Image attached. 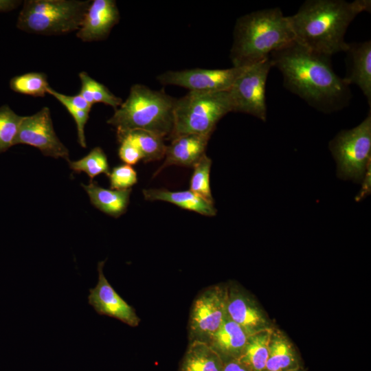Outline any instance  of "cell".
I'll list each match as a JSON object with an SVG mask.
<instances>
[{"label": "cell", "instance_id": "cell-1", "mask_svg": "<svg viewBox=\"0 0 371 371\" xmlns=\"http://www.w3.org/2000/svg\"><path fill=\"white\" fill-rule=\"evenodd\" d=\"M269 58L273 67L282 73L284 87L312 107L331 113L349 102V86L334 71L330 56L293 41Z\"/></svg>", "mask_w": 371, "mask_h": 371}, {"label": "cell", "instance_id": "cell-2", "mask_svg": "<svg viewBox=\"0 0 371 371\" xmlns=\"http://www.w3.org/2000/svg\"><path fill=\"white\" fill-rule=\"evenodd\" d=\"M370 0H307L289 20L297 44L315 52L331 56L345 52L348 27L362 12H370Z\"/></svg>", "mask_w": 371, "mask_h": 371}, {"label": "cell", "instance_id": "cell-3", "mask_svg": "<svg viewBox=\"0 0 371 371\" xmlns=\"http://www.w3.org/2000/svg\"><path fill=\"white\" fill-rule=\"evenodd\" d=\"M294 41L288 16L279 8H267L238 18L234 29L230 50L233 67H247Z\"/></svg>", "mask_w": 371, "mask_h": 371}, {"label": "cell", "instance_id": "cell-4", "mask_svg": "<svg viewBox=\"0 0 371 371\" xmlns=\"http://www.w3.org/2000/svg\"><path fill=\"white\" fill-rule=\"evenodd\" d=\"M175 100L163 91L133 85L126 100L106 122L116 128L117 133L142 129L170 138Z\"/></svg>", "mask_w": 371, "mask_h": 371}, {"label": "cell", "instance_id": "cell-5", "mask_svg": "<svg viewBox=\"0 0 371 371\" xmlns=\"http://www.w3.org/2000/svg\"><path fill=\"white\" fill-rule=\"evenodd\" d=\"M90 3L89 0H26L16 27L27 33L46 36L78 31Z\"/></svg>", "mask_w": 371, "mask_h": 371}, {"label": "cell", "instance_id": "cell-6", "mask_svg": "<svg viewBox=\"0 0 371 371\" xmlns=\"http://www.w3.org/2000/svg\"><path fill=\"white\" fill-rule=\"evenodd\" d=\"M230 112H232V106L228 91H189L175 100L170 138L186 134L211 136L218 121Z\"/></svg>", "mask_w": 371, "mask_h": 371}, {"label": "cell", "instance_id": "cell-7", "mask_svg": "<svg viewBox=\"0 0 371 371\" xmlns=\"http://www.w3.org/2000/svg\"><path fill=\"white\" fill-rule=\"evenodd\" d=\"M329 148L337 161L340 178L357 182L363 180L370 166V111L358 126L337 134L330 142Z\"/></svg>", "mask_w": 371, "mask_h": 371}, {"label": "cell", "instance_id": "cell-8", "mask_svg": "<svg viewBox=\"0 0 371 371\" xmlns=\"http://www.w3.org/2000/svg\"><path fill=\"white\" fill-rule=\"evenodd\" d=\"M270 58L247 66L228 90L232 112L253 115L262 121L267 118L265 87L271 68Z\"/></svg>", "mask_w": 371, "mask_h": 371}, {"label": "cell", "instance_id": "cell-9", "mask_svg": "<svg viewBox=\"0 0 371 371\" xmlns=\"http://www.w3.org/2000/svg\"><path fill=\"white\" fill-rule=\"evenodd\" d=\"M227 285L216 284L205 288L197 295L189 316V342L208 344L227 315Z\"/></svg>", "mask_w": 371, "mask_h": 371}, {"label": "cell", "instance_id": "cell-10", "mask_svg": "<svg viewBox=\"0 0 371 371\" xmlns=\"http://www.w3.org/2000/svg\"><path fill=\"white\" fill-rule=\"evenodd\" d=\"M247 67L229 69L194 68L180 71H167L157 79L164 85H175L189 91L212 93L228 91L237 77Z\"/></svg>", "mask_w": 371, "mask_h": 371}, {"label": "cell", "instance_id": "cell-11", "mask_svg": "<svg viewBox=\"0 0 371 371\" xmlns=\"http://www.w3.org/2000/svg\"><path fill=\"white\" fill-rule=\"evenodd\" d=\"M19 144L34 146L45 156L69 161V150L57 137L47 106L33 115L23 116L14 144Z\"/></svg>", "mask_w": 371, "mask_h": 371}, {"label": "cell", "instance_id": "cell-12", "mask_svg": "<svg viewBox=\"0 0 371 371\" xmlns=\"http://www.w3.org/2000/svg\"><path fill=\"white\" fill-rule=\"evenodd\" d=\"M104 262L100 261L98 264V281L94 288L89 289V304L100 315L115 318L132 327L137 326L140 319L135 310L116 292L105 278L103 273Z\"/></svg>", "mask_w": 371, "mask_h": 371}, {"label": "cell", "instance_id": "cell-13", "mask_svg": "<svg viewBox=\"0 0 371 371\" xmlns=\"http://www.w3.org/2000/svg\"><path fill=\"white\" fill-rule=\"evenodd\" d=\"M227 286L226 311L232 320L249 335L273 328L264 311L247 291L236 284Z\"/></svg>", "mask_w": 371, "mask_h": 371}, {"label": "cell", "instance_id": "cell-14", "mask_svg": "<svg viewBox=\"0 0 371 371\" xmlns=\"http://www.w3.org/2000/svg\"><path fill=\"white\" fill-rule=\"evenodd\" d=\"M119 21L120 12L115 1H91L76 36L83 42L104 40Z\"/></svg>", "mask_w": 371, "mask_h": 371}, {"label": "cell", "instance_id": "cell-15", "mask_svg": "<svg viewBox=\"0 0 371 371\" xmlns=\"http://www.w3.org/2000/svg\"><path fill=\"white\" fill-rule=\"evenodd\" d=\"M346 73L343 80L348 86L357 85L371 105V42L348 43Z\"/></svg>", "mask_w": 371, "mask_h": 371}, {"label": "cell", "instance_id": "cell-16", "mask_svg": "<svg viewBox=\"0 0 371 371\" xmlns=\"http://www.w3.org/2000/svg\"><path fill=\"white\" fill-rule=\"evenodd\" d=\"M210 137L207 135L186 134L172 139L171 143L166 146L164 161L154 177L170 166L193 167L205 154Z\"/></svg>", "mask_w": 371, "mask_h": 371}, {"label": "cell", "instance_id": "cell-17", "mask_svg": "<svg viewBox=\"0 0 371 371\" xmlns=\"http://www.w3.org/2000/svg\"><path fill=\"white\" fill-rule=\"evenodd\" d=\"M249 336L241 326L226 315L207 344L221 357L223 362L238 359Z\"/></svg>", "mask_w": 371, "mask_h": 371}, {"label": "cell", "instance_id": "cell-18", "mask_svg": "<svg viewBox=\"0 0 371 371\" xmlns=\"http://www.w3.org/2000/svg\"><path fill=\"white\" fill-rule=\"evenodd\" d=\"M302 368L301 359L291 341L282 331L273 328L264 371H291Z\"/></svg>", "mask_w": 371, "mask_h": 371}, {"label": "cell", "instance_id": "cell-19", "mask_svg": "<svg viewBox=\"0 0 371 371\" xmlns=\"http://www.w3.org/2000/svg\"><path fill=\"white\" fill-rule=\"evenodd\" d=\"M144 197L149 201H166L182 209L193 211L206 216H214L216 210L212 203L190 190L173 192L165 188L144 189Z\"/></svg>", "mask_w": 371, "mask_h": 371}, {"label": "cell", "instance_id": "cell-20", "mask_svg": "<svg viewBox=\"0 0 371 371\" xmlns=\"http://www.w3.org/2000/svg\"><path fill=\"white\" fill-rule=\"evenodd\" d=\"M88 194L91 203L102 212L114 218H118L127 210L131 188L112 190L102 188L96 182L90 181L88 185L82 183Z\"/></svg>", "mask_w": 371, "mask_h": 371}, {"label": "cell", "instance_id": "cell-21", "mask_svg": "<svg viewBox=\"0 0 371 371\" xmlns=\"http://www.w3.org/2000/svg\"><path fill=\"white\" fill-rule=\"evenodd\" d=\"M221 357L206 343L189 342L179 371H223Z\"/></svg>", "mask_w": 371, "mask_h": 371}, {"label": "cell", "instance_id": "cell-22", "mask_svg": "<svg viewBox=\"0 0 371 371\" xmlns=\"http://www.w3.org/2000/svg\"><path fill=\"white\" fill-rule=\"evenodd\" d=\"M273 328L249 336L238 361L249 371H264Z\"/></svg>", "mask_w": 371, "mask_h": 371}, {"label": "cell", "instance_id": "cell-23", "mask_svg": "<svg viewBox=\"0 0 371 371\" xmlns=\"http://www.w3.org/2000/svg\"><path fill=\"white\" fill-rule=\"evenodd\" d=\"M126 135L136 144L143 155L144 162H150L163 159L165 156L166 145L164 137L153 132L135 129L117 133V137Z\"/></svg>", "mask_w": 371, "mask_h": 371}, {"label": "cell", "instance_id": "cell-24", "mask_svg": "<svg viewBox=\"0 0 371 371\" xmlns=\"http://www.w3.org/2000/svg\"><path fill=\"white\" fill-rule=\"evenodd\" d=\"M78 76L81 82L79 94L91 106L95 103H102L115 110L122 104V98L115 95L105 85L91 78L87 72L82 71Z\"/></svg>", "mask_w": 371, "mask_h": 371}, {"label": "cell", "instance_id": "cell-25", "mask_svg": "<svg viewBox=\"0 0 371 371\" xmlns=\"http://www.w3.org/2000/svg\"><path fill=\"white\" fill-rule=\"evenodd\" d=\"M10 87L18 93L33 97H44L50 86L45 73L29 72L11 78Z\"/></svg>", "mask_w": 371, "mask_h": 371}, {"label": "cell", "instance_id": "cell-26", "mask_svg": "<svg viewBox=\"0 0 371 371\" xmlns=\"http://www.w3.org/2000/svg\"><path fill=\"white\" fill-rule=\"evenodd\" d=\"M69 168L76 173L85 172L91 179L100 175L109 176L110 168L107 157L100 147L93 148L88 155L78 161H69Z\"/></svg>", "mask_w": 371, "mask_h": 371}, {"label": "cell", "instance_id": "cell-27", "mask_svg": "<svg viewBox=\"0 0 371 371\" xmlns=\"http://www.w3.org/2000/svg\"><path fill=\"white\" fill-rule=\"evenodd\" d=\"M212 163V159L204 154L194 164L189 190L205 200L214 203L210 180Z\"/></svg>", "mask_w": 371, "mask_h": 371}, {"label": "cell", "instance_id": "cell-28", "mask_svg": "<svg viewBox=\"0 0 371 371\" xmlns=\"http://www.w3.org/2000/svg\"><path fill=\"white\" fill-rule=\"evenodd\" d=\"M23 116L17 115L7 105L0 106V153L14 146Z\"/></svg>", "mask_w": 371, "mask_h": 371}, {"label": "cell", "instance_id": "cell-29", "mask_svg": "<svg viewBox=\"0 0 371 371\" xmlns=\"http://www.w3.org/2000/svg\"><path fill=\"white\" fill-rule=\"evenodd\" d=\"M108 177L112 190L131 189L137 182V172L131 166L127 164L114 167Z\"/></svg>", "mask_w": 371, "mask_h": 371}, {"label": "cell", "instance_id": "cell-30", "mask_svg": "<svg viewBox=\"0 0 371 371\" xmlns=\"http://www.w3.org/2000/svg\"><path fill=\"white\" fill-rule=\"evenodd\" d=\"M117 139L120 144L118 155L125 164L132 166L143 160L141 151L130 137L122 135L118 136Z\"/></svg>", "mask_w": 371, "mask_h": 371}, {"label": "cell", "instance_id": "cell-31", "mask_svg": "<svg viewBox=\"0 0 371 371\" xmlns=\"http://www.w3.org/2000/svg\"><path fill=\"white\" fill-rule=\"evenodd\" d=\"M223 371H249L238 359L224 361Z\"/></svg>", "mask_w": 371, "mask_h": 371}, {"label": "cell", "instance_id": "cell-32", "mask_svg": "<svg viewBox=\"0 0 371 371\" xmlns=\"http://www.w3.org/2000/svg\"><path fill=\"white\" fill-rule=\"evenodd\" d=\"M21 3L18 0H0V12H9L16 9Z\"/></svg>", "mask_w": 371, "mask_h": 371}, {"label": "cell", "instance_id": "cell-33", "mask_svg": "<svg viewBox=\"0 0 371 371\" xmlns=\"http://www.w3.org/2000/svg\"><path fill=\"white\" fill-rule=\"evenodd\" d=\"M291 371H306V370L304 368H300V369H298V370H291Z\"/></svg>", "mask_w": 371, "mask_h": 371}]
</instances>
